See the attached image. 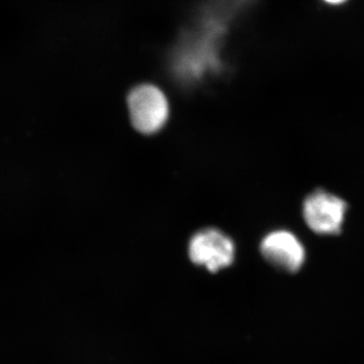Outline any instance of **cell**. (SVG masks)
I'll list each match as a JSON object with an SVG mask.
<instances>
[{
    "label": "cell",
    "instance_id": "cell-1",
    "mask_svg": "<svg viewBox=\"0 0 364 364\" xmlns=\"http://www.w3.org/2000/svg\"><path fill=\"white\" fill-rule=\"evenodd\" d=\"M131 121L143 134L161 130L169 116L168 102L159 88L145 85L132 90L128 98Z\"/></svg>",
    "mask_w": 364,
    "mask_h": 364
},
{
    "label": "cell",
    "instance_id": "cell-2",
    "mask_svg": "<svg viewBox=\"0 0 364 364\" xmlns=\"http://www.w3.org/2000/svg\"><path fill=\"white\" fill-rule=\"evenodd\" d=\"M347 205L338 196L317 191L311 193L304 203V219L315 233H339L344 221Z\"/></svg>",
    "mask_w": 364,
    "mask_h": 364
},
{
    "label": "cell",
    "instance_id": "cell-3",
    "mask_svg": "<svg viewBox=\"0 0 364 364\" xmlns=\"http://www.w3.org/2000/svg\"><path fill=\"white\" fill-rule=\"evenodd\" d=\"M188 250L193 262L212 272L229 267L234 261L233 242L217 230H205L195 235Z\"/></svg>",
    "mask_w": 364,
    "mask_h": 364
},
{
    "label": "cell",
    "instance_id": "cell-4",
    "mask_svg": "<svg viewBox=\"0 0 364 364\" xmlns=\"http://www.w3.org/2000/svg\"><path fill=\"white\" fill-rule=\"evenodd\" d=\"M260 249L265 259L289 272H298L305 261V249L289 232L277 231L267 235Z\"/></svg>",
    "mask_w": 364,
    "mask_h": 364
},
{
    "label": "cell",
    "instance_id": "cell-5",
    "mask_svg": "<svg viewBox=\"0 0 364 364\" xmlns=\"http://www.w3.org/2000/svg\"><path fill=\"white\" fill-rule=\"evenodd\" d=\"M325 1L329 2V4H341V2L345 1V0H325Z\"/></svg>",
    "mask_w": 364,
    "mask_h": 364
}]
</instances>
